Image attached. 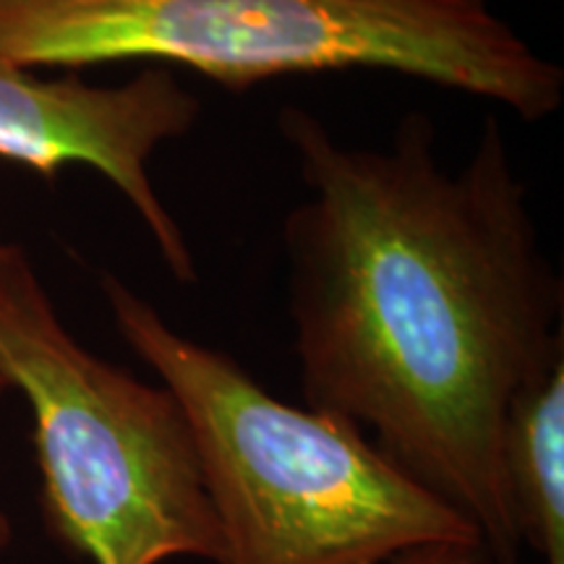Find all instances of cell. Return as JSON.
I'll list each match as a JSON object with an SVG mask.
<instances>
[{
	"instance_id": "6da1fadb",
	"label": "cell",
	"mask_w": 564,
	"mask_h": 564,
	"mask_svg": "<svg viewBox=\"0 0 564 564\" xmlns=\"http://www.w3.org/2000/svg\"><path fill=\"white\" fill-rule=\"evenodd\" d=\"M306 202L288 212V314L306 408L340 415L463 512L489 564H520L505 481L518 394L564 361V288L541 243L502 123L457 173L426 112L390 147H348L282 108Z\"/></svg>"
},
{
	"instance_id": "7a4b0ae2",
	"label": "cell",
	"mask_w": 564,
	"mask_h": 564,
	"mask_svg": "<svg viewBox=\"0 0 564 564\" xmlns=\"http://www.w3.org/2000/svg\"><path fill=\"white\" fill-rule=\"evenodd\" d=\"M0 58L24 68L154 61L230 89L390 70L552 118L564 70L489 0H0Z\"/></svg>"
},
{
	"instance_id": "3957f363",
	"label": "cell",
	"mask_w": 564,
	"mask_h": 564,
	"mask_svg": "<svg viewBox=\"0 0 564 564\" xmlns=\"http://www.w3.org/2000/svg\"><path fill=\"white\" fill-rule=\"evenodd\" d=\"M102 293L118 333L186 413L223 564H387L426 544L484 549L463 512L356 423L282 403L228 352L173 329L116 274H105Z\"/></svg>"
},
{
	"instance_id": "277c9868",
	"label": "cell",
	"mask_w": 564,
	"mask_h": 564,
	"mask_svg": "<svg viewBox=\"0 0 564 564\" xmlns=\"http://www.w3.org/2000/svg\"><path fill=\"white\" fill-rule=\"evenodd\" d=\"M0 379L24 394L47 528L91 564H223L192 426L165 384L84 348L0 241Z\"/></svg>"
},
{
	"instance_id": "5b68a950",
	"label": "cell",
	"mask_w": 564,
	"mask_h": 564,
	"mask_svg": "<svg viewBox=\"0 0 564 564\" xmlns=\"http://www.w3.org/2000/svg\"><path fill=\"white\" fill-rule=\"evenodd\" d=\"M202 100L165 66L144 68L118 87L79 76L45 79L0 58V160L55 181L66 165H87L121 192L152 236L162 264L194 285L196 262L181 223L154 188L147 162L162 144L199 123Z\"/></svg>"
},
{
	"instance_id": "8992f818",
	"label": "cell",
	"mask_w": 564,
	"mask_h": 564,
	"mask_svg": "<svg viewBox=\"0 0 564 564\" xmlns=\"http://www.w3.org/2000/svg\"><path fill=\"white\" fill-rule=\"evenodd\" d=\"M502 457L520 544L564 564V361L518 394Z\"/></svg>"
},
{
	"instance_id": "52a82bcc",
	"label": "cell",
	"mask_w": 564,
	"mask_h": 564,
	"mask_svg": "<svg viewBox=\"0 0 564 564\" xmlns=\"http://www.w3.org/2000/svg\"><path fill=\"white\" fill-rule=\"evenodd\" d=\"M387 564H489L481 546L468 544H426L394 556Z\"/></svg>"
},
{
	"instance_id": "ba28073f",
	"label": "cell",
	"mask_w": 564,
	"mask_h": 564,
	"mask_svg": "<svg viewBox=\"0 0 564 564\" xmlns=\"http://www.w3.org/2000/svg\"><path fill=\"white\" fill-rule=\"evenodd\" d=\"M11 541H13V523L9 514L0 510V556L9 552Z\"/></svg>"
},
{
	"instance_id": "9c48e42d",
	"label": "cell",
	"mask_w": 564,
	"mask_h": 564,
	"mask_svg": "<svg viewBox=\"0 0 564 564\" xmlns=\"http://www.w3.org/2000/svg\"><path fill=\"white\" fill-rule=\"evenodd\" d=\"M6 390H9V387H6V382H3V379H0V394H3Z\"/></svg>"
}]
</instances>
